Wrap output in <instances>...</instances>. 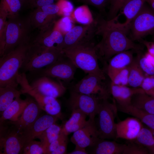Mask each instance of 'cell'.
<instances>
[{
  "mask_svg": "<svg viewBox=\"0 0 154 154\" xmlns=\"http://www.w3.org/2000/svg\"><path fill=\"white\" fill-rule=\"evenodd\" d=\"M140 41L146 47L148 52L154 55V41H149L143 40Z\"/></svg>",
  "mask_w": 154,
  "mask_h": 154,
  "instance_id": "obj_46",
  "label": "cell"
},
{
  "mask_svg": "<svg viewBox=\"0 0 154 154\" xmlns=\"http://www.w3.org/2000/svg\"><path fill=\"white\" fill-rule=\"evenodd\" d=\"M76 68L64 54L54 63L44 68L29 72L26 75L28 81L46 76L68 82L74 79Z\"/></svg>",
  "mask_w": 154,
  "mask_h": 154,
  "instance_id": "obj_6",
  "label": "cell"
},
{
  "mask_svg": "<svg viewBox=\"0 0 154 154\" xmlns=\"http://www.w3.org/2000/svg\"><path fill=\"white\" fill-rule=\"evenodd\" d=\"M57 26L58 28L57 30L62 33V32H65L66 34L72 28V27L71 21L68 17H65L61 19L58 23Z\"/></svg>",
  "mask_w": 154,
  "mask_h": 154,
  "instance_id": "obj_42",
  "label": "cell"
},
{
  "mask_svg": "<svg viewBox=\"0 0 154 154\" xmlns=\"http://www.w3.org/2000/svg\"><path fill=\"white\" fill-rule=\"evenodd\" d=\"M86 4L94 6L99 9L104 8L110 0H78Z\"/></svg>",
  "mask_w": 154,
  "mask_h": 154,
  "instance_id": "obj_43",
  "label": "cell"
},
{
  "mask_svg": "<svg viewBox=\"0 0 154 154\" xmlns=\"http://www.w3.org/2000/svg\"><path fill=\"white\" fill-rule=\"evenodd\" d=\"M64 55L76 68L88 74H93L104 80V72L100 67L95 45L91 41L84 42L62 49Z\"/></svg>",
  "mask_w": 154,
  "mask_h": 154,
  "instance_id": "obj_2",
  "label": "cell"
},
{
  "mask_svg": "<svg viewBox=\"0 0 154 154\" xmlns=\"http://www.w3.org/2000/svg\"><path fill=\"white\" fill-rule=\"evenodd\" d=\"M153 41H154V35L153 37Z\"/></svg>",
  "mask_w": 154,
  "mask_h": 154,
  "instance_id": "obj_54",
  "label": "cell"
},
{
  "mask_svg": "<svg viewBox=\"0 0 154 154\" xmlns=\"http://www.w3.org/2000/svg\"><path fill=\"white\" fill-rule=\"evenodd\" d=\"M41 109L35 100L28 99L27 104L21 115L15 121H10L20 134L28 129L39 117Z\"/></svg>",
  "mask_w": 154,
  "mask_h": 154,
  "instance_id": "obj_17",
  "label": "cell"
},
{
  "mask_svg": "<svg viewBox=\"0 0 154 154\" xmlns=\"http://www.w3.org/2000/svg\"><path fill=\"white\" fill-rule=\"evenodd\" d=\"M132 50L118 53L109 60L107 67V74L110 78L117 72L129 66L134 59Z\"/></svg>",
  "mask_w": 154,
  "mask_h": 154,
  "instance_id": "obj_21",
  "label": "cell"
},
{
  "mask_svg": "<svg viewBox=\"0 0 154 154\" xmlns=\"http://www.w3.org/2000/svg\"><path fill=\"white\" fill-rule=\"evenodd\" d=\"M17 87L11 86L0 87V111L2 113L22 93Z\"/></svg>",
  "mask_w": 154,
  "mask_h": 154,
  "instance_id": "obj_27",
  "label": "cell"
},
{
  "mask_svg": "<svg viewBox=\"0 0 154 154\" xmlns=\"http://www.w3.org/2000/svg\"><path fill=\"white\" fill-rule=\"evenodd\" d=\"M115 103L114 100L112 103L110 102L108 99H102L100 101L96 124L101 139H112L116 137L115 118L117 108Z\"/></svg>",
  "mask_w": 154,
  "mask_h": 154,
  "instance_id": "obj_7",
  "label": "cell"
},
{
  "mask_svg": "<svg viewBox=\"0 0 154 154\" xmlns=\"http://www.w3.org/2000/svg\"><path fill=\"white\" fill-rule=\"evenodd\" d=\"M149 149L150 153L154 154V146Z\"/></svg>",
  "mask_w": 154,
  "mask_h": 154,
  "instance_id": "obj_53",
  "label": "cell"
},
{
  "mask_svg": "<svg viewBox=\"0 0 154 154\" xmlns=\"http://www.w3.org/2000/svg\"><path fill=\"white\" fill-rule=\"evenodd\" d=\"M129 66L115 73L110 78L111 82L117 85L128 86Z\"/></svg>",
  "mask_w": 154,
  "mask_h": 154,
  "instance_id": "obj_34",
  "label": "cell"
},
{
  "mask_svg": "<svg viewBox=\"0 0 154 154\" xmlns=\"http://www.w3.org/2000/svg\"><path fill=\"white\" fill-rule=\"evenodd\" d=\"M146 0H129L121 7V11L126 18L125 22L121 25L129 31V25L145 4Z\"/></svg>",
  "mask_w": 154,
  "mask_h": 154,
  "instance_id": "obj_24",
  "label": "cell"
},
{
  "mask_svg": "<svg viewBox=\"0 0 154 154\" xmlns=\"http://www.w3.org/2000/svg\"><path fill=\"white\" fill-rule=\"evenodd\" d=\"M32 89L43 95L55 98L62 96L66 88L61 80L57 81L43 76L35 78L29 82Z\"/></svg>",
  "mask_w": 154,
  "mask_h": 154,
  "instance_id": "obj_12",
  "label": "cell"
},
{
  "mask_svg": "<svg viewBox=\"0 0 154 154\" xmlns=\"http://www.w3.org/2000/svg\"><path fill=\"white\" fill-rule=\"evenodd\" d=\"M129 0H110L111 4L109 13L108 19L117 16L124 4Z\"/></svg>",
  "mask_w": 154,
  "mask_h": 154,
  "instance_id": "obj_39",
  "label": "cell"
},
{
  "mask_svg": "<svg viewBox=\"0 0 154 154\" xmlns=\"http://www.w3.org/2000/svg\"><path fill=\"white\" fill-rule=\"evenodd\" d=\"M96 22L72 28L64 36L63 49L78 44L90 41L95 34Z\"/></svg>",
  "mask_w": 154,
  "mask_h": 154,
  "instance_id": "obj_13",
  "label": "cell"
},
{
  "mask_svg": "<svg viewBox=\"0 0 154 154\" xmlns=\"http://www.w3.org/2000/svg\"><path fill=\"white\" fill-rule=\"evenodd\" d=\"M22 3V6H29L30 7L31 0H20Z\"/></svg>",
  "mask_w": 154,
  "mask_h": 154,
  "instance_id": "obj_51",
  "label": "cell"
},
{
  "mask_svg": "<svg viewBox=\"0 0 154 154\" xmlns=\"http://www.w3.org/2000/svg\"><path fill=\"white\" fill-rule=\"evenodd\" d=\"M100 139L95 120L89 118L84 126L73 133L70 140L75 146L86 149L94 146Z\"/></svg>",
  "mask_w": 154,
  "mask_h": 154,
  "instance_id": "obj_14",
  "label": "cell"
},
{
  "mask_svg": "<svg viewBox=\"0 0 154 154\" xmlns=\"http://www.w3.org/2000/svg\"></svg>",
  "mask_w": 154,
  "mask_h": 154,
  "instance_id": "obj_56",
  "label": "cell"
},
{
  "mask_svg": "<svg viewBox=\"0 0 154 154\" xmlns=\"http://www.w3.org/2000/svg\"><path fill=\"white\" fill-rule=\"evenodd\" d=\"M101 99L94 95L81 93L72 90L67 103L71 110H79L88 116L89 118L95 120Z\"/></svg>",
  "mask_w": 154,
  "mask_h": 154,
  "instance_id": "obj_9",
  "label": "cell"
},
{
  "mask_svg": "<svg viewBox=\"0 0 154 154\" xmlns=\"http://www.w3.org/2000/svg\"><path fill=\"white\" fill-rule=\"evenodd\" d=\"M88 153L85 148L78 146H75L74 149L72 151L68 153L69 154H87Z\"/></svg>",
  "mask_w": 154,
  "mask_h": 154,
  "instance_id": "obj_48",
  "label": "cell"
},
{
  "mask_svg": "<svg viewBox=\"0 0 154 154\" xmlns=\"http://www.w3.org/2000/svg\"><path fill=\"white\" fill-rule=\"evenodd\" d=\"M62 129V127L55 123L52 124L37 138L39 139L42 143L46 154V151L50 144L58 138Z\"/></svg>",
  "mask_w": 154,
  "mask_h": 154,
  "instance_id": "obj_31",
  "label": "cell"
},
{
  "mask_svg": "<svg viewBox=\"0 0 154 154\" xmlns=\"http://www.w3.org/2000/svg\"><path fill=\"white\" fill-rule=\"evenodd\" d=\"M143 126L138 119L128 117L116 124V137L134 140Z\"/></svg>",
  "mask_w": 154,
  "mask_h": 154,
  "instance_id": "obj_18",
  "label": "cell"
},
{
  "mask_svg": "<svg viewBox=\"0 0 154 154\" xmlns=\"http://www.w3.org/2000/svg\"><path fill=\"white\" fill-rule=\"evenodd\" d=\"M87 116L81 111L77 109L72 110L70 117L65 123L62 130L67 135L80 129L86 124Z\"/></svg>",
  "mask_w": 154,
  "mask_h": 154,
  "instance_id": "obj_26",
  "label": "cell"
},
{
  "mask_svg": "<svg viewBox=\"0 0 154 154\" xmlns=\"http://www.w3.org/2000/svg\"><path fill=\"white\" fill-rule=\"evenodd\" d=\"M58 118L48 114L39 116L28 129L21 134L24 145L37 138L50 125L55 123Z\"/></svg>",
  "mask_w": 154,
  "mask_h": 154,
  "instance_id": "obj_19",
  "label": "cell"
},
{
  "mask_svg": "<svg viewBox=\"0 0 154 154\" xmlns=\"http://www.w3.org/2000/svg\"><path fill=\"white\" fill-rule=\"evenodd\" d=\"M131 105L154 114V96L145 92L137 94L132 97Z\"/></svg>",
  "mask_w": 154,
  "mask_h": 154,
  "instance_id": "obj_29",
  "label": "cell"
},
{
  "mask_svg": "<svg viewBox=\"0 0 154 154\" xmlns=\"http://www.w3.org/2000/svg\"><path fill=\"white\" fill-rule=\"evenodd\" d=\"M136 58L139 66L145 75H154V68L145 54L139 53Z\"/></svg>",
  "mask_w": 154,
  "mask_h": 154,
  "instance_id": "obj_37",
  "label": "cell"
},
{
  "mask_svg": "<svg viewBox=\"0 0 154 154\" xmlns=\"http://www.w3.org/2000/svg\"><path fill=\"white\" fill-rule=\"evenodd\" d=\"M145 93L149 95L154 96V89Z\"/></svg>",
  "mask_w": 154,
  "mask_h": 154,
  "instance_id": "obj_52",
  "label": "cell"
},
{
  "mask_svg": "<svg viewBox=\"0 0 154 154\" xmlns=\"http://www.w3.org/2000/svg\"><path fill=\"white\" fill-rule=\"evenodd\" d=\"M15 127V126H14ZM0 130V148L2 154L22 153L24 145L21 134L15 127L13 129Z\"/></svg>",
  "mask_w": 154,
  "mask_h": 154,
  "instance_id": "obj_15",
  "label": "cell"
},
{
  "mask_svg": "<svg viewBox=\"0 0 154 154\" xmlns=\"http://www.w3.org/2000/svg\"><path fill=\"white\" fill-rule=\"evenodd\" d=\"M56 0H33L31 2L30 7L36 8L54 4Z\"/></svg>",
  "mask_w": 154,
  "mask_h": 154,
  "instance_id": "obj_45",
  "label": "cell"
},
{
  "mask_svg": "<svg viewBox=\"0 0 154 154\" xmlns=\"http://www.w3.org/2000/svg\"><path fill=\"white\" fill-rule=\"evenodd\" d=\"M134 140L135 142L149 149L154 146V134L150 129L143 126Z\"/></svg>",
  "mask_w": 154,
  "mask_h": 154,
  "instance_id": "obj_32",
  "label": "cell"
},
{
  "mask_svg": "<svg viewBox=\"0 0 154 154\" xmlns=\"http://www.w3.org/2000/svg\"><path fill=\"white\" fill-rule=\"evenodd\" d=\"M68 141L65 142L61 146L53 152L51 154H64L66 153Z\"/></svg>",
  "mask_w": 154,
  "mask_h": 154,
  "instance_id": "obj_47",
  "label": "cell"
},
{
  "mask_svg": "<svg viewBox=\"0 0 154 154\" xmlns=\"http://www.w3.org/2000/svg\"><path fill=\"white\" fill-rule=\"evenodd\" d=\"M8 13L4 5L0 3V52L3 53L5 46V31Z\"/></svg>",
  "mask_w": 154,
  "mask_h": 154,
  "instance_id": "obj_33",
  "label": "cell"
},
{
  "mask_svg": "<svg viewBox=\"0 0 154 154\" xmlns=\"http://www.w3.org/2000/svg\"><path fill=\"white\" fill-rule=\"evenodd\" d=\"M30 39L22 43L14 50L0 58V87L11 86L17 88L19 70L25 59Z\"/></svg>",
  "mask_w": 154,
  "mask_h": 154,
  "instance_id": "obj_3",
  "label": "cell"
},
{
  "mask_svg": "<svg viewBox=\"0 0 154 154\" xmlns=\"http://www.w3.org/2000/svg\"><path fill=\"white\" fill-rule=\"evenodd\" d=\"M145 55L154 68V55L147 52L145 54Z\"/></svg>",
  "mask_w": 154,
  "mask_h": 154,
  "instance_id": "obj_49",
  "label": "cell"
},
{
  "mask_svg": "<svg viewBox=\"0 0 154 154\" xmlns=\"http://www.w3.org/2000/svg\"><path fill=\"white\" fill-rule=\"evenodd\" d=\"M40 8L43 11L51 16H55L60 11V8L57 4H53Z\"/></svg>",
  "mask_w": 154,
  "mask_h": 154,
  "instance_id": "obj_44",
  "label": "cell"
},
{
  "mask_svg": "<svg viewBox=\"0 0 154 154\" xmlns=\"http://www.w3.org/2000/svg\"><path fill=\"white\" fill-rule=\"evenodd\" d=\"M148 152L145 147L136 143L126 144L123 154H147Z\"/></svg>",
  "mask_w": 154,
  "mask_h": 154,
  "instance_id": "obj_38",
  "label": "cell"
},
{
  "mask_svg": "<svg viewBox=\"0 0 154 154\" xmlns=\"http://www.w3.org/2000/svg\"><path fill=\"white\" fill-rule=\"evenodd\" d=\"M104 80L93 74H88L73 86L72 90L76 92L96 96L101 99H108L110 92Z\"/></svg>",
  "mask_w": 154,
  "mask_h": 154,
  "instance_id": "obj_11",
  "label": "cell"
},
{
  "mask_svg": "<svg viewBox=\"0 0 154 154\" xmlns=\"http://www.w3.org/2000/svg\"><path fill=\"white\" fill-rule=\"evenodd\" d=\"M22 153L24 154H45V151L40 141L33 140L24 145Z\"/></svg>",
  "mask_w": 154,
  "mask_h": 154,
  "instance_id": "obj_36",
  "label": "cell"
},
{
  "mask_svg": "<svg viewBox=\"0 0 154 154\" xmlns=\"http://www.w3.org/2000/svg\"><path fill=\"white\" fill-rule=\"evenodd\" d=\"M140 88L146 92L154 89V75H145Z\"/></svg>",
  "mask_w": 154,
  "mask_h": 154,
  "instance_id": "obj_41",
  "label": "cell"
},
{
  "mask_svg": "<svg viewBox=\"0 0 154 154\" xmlns=\"http://www.w3.org/2000/svg\"><path fill=\"white\" fill-rule=\"evenodd\" d=\"M117 110L134 116L147 126L154 134V114L130 105L126 106L118 105Z\"/></svg>",
  "mask_w": 154,
  "mask_h": 154,
  "instance_id": "obj_22",
  "label": "cell"
},
{
  "mask_svg": "<svg viewBox=\"0 0 154 154\" xmlns=\"http://www.w3.org/2000/svg\"><path fill=\"white\" fill-rule=\"evenodd\" d=\"M8 19L5 28V46L3 55L30 39V33L32 29L29 16L23 17L19 15Z\"/></svg>",
  "mask_w": 154,
  "mask_h": 154,
  "instance_id": "obj_5",
  "label": "cell"
},
{
  "mask_svg": "<svg viewBox=\"0 0 154 154\" xmlns=\"http://www.w3.org/2000/svg\"><path fill=\"white\" fill-rule=\"evenodd\" d=\"M28 102V99L23 100L20 96L17 97L11 104L2 113L0 122L9 120L11 121H17L21 115Z\"/></svg>",
  "mask_w": 154,
  "mask_h": 154,
  "instance_id": "obj_25",
  "label": "cell"
},
{
  "mask_svg": "<svg viewBox=\"0 0 154 154\" xmlns=\"http://www.w3.org/2000/svg\"><path fill=\"white\" fill-rule=\"evenodd\" d=\"M118 16L106 20L100 17L95 19V34L101 39L95 45L99 59L106 62L119 52L131 50H141L143 46L128 37V31L117 21Z\"/></svg>",
  "mask_w": 154,
  "mask_h": 154,
  "instance_id": "obj_1",
  "label": "cell"
},
{
  "mask_svg": "<svg viewBox=\"0 0 154 154\" xmlns=\"http://www.w3.org/2000/svg\"><path fill=\"white\" fill-rule=\"evenodd\" d=\"M68 140V135L61 129L59 137L49 146L46 151V154H51L53 152Z\"/></svg>",
  "mask_w": 154,
  "mask_h": 154,
  "instance_id": "obj_40",
  "label": "cell"
},
{
  "mask_svg": "<svg viewBox=\"0 0 154 154\" xmlns=\"http://www.w3.org/2000/svg\"><path fill=\"white\" fill-rule=\"evenodd\" d=\"M146 2L148 3L150 8L154 12V0H146Z\"/></svg>",
  "mask_w": 154,
  "mask_h": 154,
  "instance_id": "obj_50",
  "label": "cell"
},
{
  "mask_svg": "<svg viewBox=\"0 0 154 154\" xmlns=\"http://www.w3.org/2000/svg\"><path fill=\"white\" fill-rule=\"evenodd\" d=\"M145 74L139 66L136 58L129 66L128 86L134 88H140Z\"/></svg>",
  "mask_w": 154,
  "mask_h": 154,
  "instance_id": "obj_30",
  "label": "cell"
},
{
  "mask_svg": "<svg viewBox=\"0 0 154 154\" xmlns=\"http://www.w3.org/2000/svg\"><path fill=\"white\" fill-rule=\"evenodd\" d=\"M115 141L100 139L91 147L93 148L91 153L93 154H123L125 146Z\"/></svg>",
  "mask_w": 154,
  "mask_h": 154,
  "instance_id": "obj_23",
  "label": "cell"
},
{
  "mask_svg": "<svg viewBox=\"0 0 154 154\" xmlns=\"http://www.w3.org/2000/svg\"><path fill=\"white\" fill-rule=\"evenodd\" d=\"M131 39L140 41L154 33V12L145 4L130 23L129 28Z\"/></svg>",
  "mask_w": 154,
  "mask_h": 154,
  "instance_id": "obj_8",
  "label": "cell"
},
{
  "mask_svg": "<svg viewBox=\"0 0 154 154\" xmlns=\"http://www.w3.org/2000/svg\"><path fill=\"white\" fill-rule=\"evenodd\" d=\"M6 8L8 13V18L19 15V13L22 5L20 0H1Z\"/></svg>",
  "mask_w": 154,
  "mask_h": 154,
  "instance_id": "obj_35",
  "label": "cell"
},
{
  "mask_svg": "<svg viewBox=\"0 0 154 154\" xmlns=\"http://www.w3.org/2000/svg\"><path fill=\"white\" fill-rule=\"evenodd\" d=\"M110 91L114 100L121 106L131 104L132 98L135 95L145 92L141 88H130L127 86L117 85L111 82Z\"/></svg>",
  "mask_w": 154,
  "mask_h": 154,
  "instance_id": "obj_20",
  "label": "cell"
},
{
  "mask_svg": "<svg viewBox=\"0 0 154 154\" xmlns=\"http://www.w3.org/2000/svg\"><path fill=\"white\" fill-rule=\"evenodd\" d=\"M63 54L62 50L44 47L31 42L25 59L20 70L22 73H25L44 68L55 62Z\"/></svg>",
  "mask_w": 154,
  "mask_h": 154,
  "instance_id": "obj_4",
  "label": "cell"
},
{
  "mask_svg": "<svg viewBox=\"0 0 154 154\" xmlns=\"http://www.w3.org/2000/svg\"><path fill=\"white\" fill-rule=\"evenodd\" d=\"M21 87L22 94H27L31 96L36 101L41 109L48 114L58 117L61 113L60 105L56 98L45 96L34 90L30 86L25 76L21 78L19 82Z\"/></svg>",
  "mask_w": 154,
  "mask_h": 154,
  "instance_id": "obj_10",
  "label": "cell"
},
{
  "mask_svg": "<svg viewBox=\"0 0 154 154\" xmlns=\"http://www.w3.org/2000/svg\"><path fill=\"white\" fill-rule=\"evenodd\" d=\"M53 24L40 29L39 34L32 42L44 47L62 50L64 36L58 30L52 29Z\"/></svg>",
  "mask_w": 154,
  "mask_h": 154,
  "instance_id": "obj_16",
  "label": "cell"
},
{
  "mask_svg": "<svg viewBox=\"0 0 154 154\" xmlns=\"http://www.w3.org/2000/svg\"><path fill=\"white\" fill-rule=\"evenodd\" d=\"M33 0H31V1H30V3H31V1Z\"/></svg>",
  "mask_w": 154,
  "mask_h": 154,
  "instance_id": "obj_55",
  "label": "cell"
},
{
  "mask_svg": "<svg viewBox=\"0 0 154 154\" xmlns=\"http://www.w3.org/2000/svg\"><path fill=\"white\" fill-rule=\"evenodd\" d=\"M55 16H50L40 8H36L29 16L32 28L40 29L49 26L54 23Z\"/></svg>",
  "mask_w": 154,
  "mask_h": 154,
  "instance_id": "obj_28",
  "label": "cell"
}]
</instances>
